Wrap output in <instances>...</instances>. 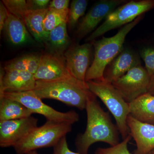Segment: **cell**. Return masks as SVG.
<instances>
[{"mask_svg": "<svg viewBox=\"0 0 154 154\" xmlns=\"http://www.w3.org/2000/svg\"><path fill=\"white\" fill-rule=\"evenodd\" d=\"M96 97L93 94L88 99L86 130L75 139L77 152L79 154H88L90 147L96 143H105L110 146L119 143L120 133L117 125L112 122L109 113L102 109Z\"/></svg>", "mask_w": 154, "mask_h": 154, "instance_id": "obj_1", "label": "cell"}, {"mask_svg": "<svg viewBox=\"0 0 154 154\" xmlns=\"http://www.w3.org/2000/svg\"><path fill=\"white\" fill-rule=\"evenodd\" d=\"M33 91L42 99H54L80 110L86 109L88 99L93 94L86 82L75 77L51 81H36Z\"/></svg>", "mask_w": 154, "mask_h": 154, "instance_id": "obj_2", "label": "cell"}, {"mask_svg": "<svg viewBox=\"0 0 154 154\" xmlns=\"http://www.w3.org/2000/svg\"><path fill=\"white\" fill-rule=\"evenodd\" d=\"M143 16L124 25L112 37H103L100 40L92 42L94 47V58L87 72L85 82L104 80L103 74L105 68L121 52L124 48L127 35L140 22Z\"/></svg>", "mask_w": 154, "mask_h": 154, "instance_id": "obj_3", "label": "cell"}, {"mask_svg": "<svg viewBox=\"0 0 154 154\" xmlns=\"http://www.w3.org/2000/svg\"><path fill=\"white\" fill-rule=\"evenodd\" d=\"M90 91L99 97L112 113L119 131L124 139L130 134L127 118L130 114L129 103L125 100L111 83L103 81L86 82Z\"/></svg>", "mask_w": 154, "mask_h": 154, "instance_id": "obj_4", "label": "cell"}, {"mask_svg": "<svg viewBox=\"0 0 154 154\" xmlns=\"http://www.w3.org/2000/svg\"><path fill=\"white\" fill-rule=\"evenodd\" d=\"M71 123L47 121L37 127L14 147L17 154H27L38 149L54 146L72 131Z\"/></svg>", "mask_w": 154, "mask_h": 154, "instance_id": "obj_5", "label": "cell"}, {"mask_svg": "<svg viewBox=\"0 0 154 154\" xmlns=\"http://www.w3.org/2000/svg\"><path fill=\"white\" fill-rule=\"evenodd\" d=\"M154 8V0L131 1L126 2L112 11L104 22L86 39L87 42L95 41L108 31L125 25L137 17Z\"/></svg>", "mask_w": 154, "mask_h": 154, "instance_id": "obj_6", "label": "cell"}, {"mask_svg": "<svg viewBox=\"0 0 154 154\" xmlns=\"http://www.w3.org/2000/svg\"><path fill=\"white\" fill-rule=\"evenodd\" d=\"M3 97L20 102L33 114L37 113L43 116L47 121L68 122L73 125L79 120V116L75 110L66 112L57 111L42 102V99L36 96L33 91L6 92L0 98Z\"/></svg>", "mask_w": 154, "mask_h": 154, "instance_id": "obj_7", "label": "cell"}, {"mask_svg": "<svg viewBox=\"0 0 154 154\" xmlns=\"http://www.w3.org/2000/svg\"><path fill=\"white\" fill-rule=\"evenodd\" d=\"M151 77L141 65L135 67L112 83L125 100L130 103L147 93Z\"/></svg>", "mask_w": 154, "mask_h": 154, "instance_id": "obj_8", "label": "cell"}, {"mask_svg": "<svg viewBox=\"0 0 154 154\" xmlns=\"http://www.w3.org/2000/svg\"><path fill=\"white\" fill-rule=\"evenodd\" d=\"M38 119L28 118L0 122V146H15L37 126Z\"/></svg>", "mask_w": 154, "mask_h": 154, "instance_id": "obj_9", "label": "cell"}, {"mask_svg": "<svg viewBox=\"0 0 154 154\" xmlns=\"http://www.w3.org/2000/svg\"><path fill=\"white\" fill-rule=\"evenodd\" d=\"M94 48L92 42L73 45L68 48L64 54L69 71L75 78L82 82H85Z\"/></svg>", "mask_w": 154, "mask_h": 154, "instance_id": "obj_10", "label": "cell"}, {"mask_svg": "<svg viewBox=\"0 0 154 154\" xmlns=\"http://www.w3.org/2000/svg\"><path fill=\"white\" fill-rule=\"evenodd\" d=\"M126 2L125 0H101L96 2L78 25L75 33L77 38L81 40L93 31L112 11Z\"/></svg>", "mask_w": 154, "mask_h": 154, "instance_id": "obj_11", "label": "cell"}, {"mask_svg": "<svg viewBox=\"0 0 154 154\" xmlns=\"http://www.w3.org/2000/svg\"><path fill=\"white\" fill-rule=\"evenodd\" d=\"M140 65L139 53L129 48L124 47L105 68L103 74L104 81L112 84L130 70Z\"/></svg>", "mask_w": 154, "mask_h": 154, "instance_id": "obj_12", "label": "cell"}, {"mask_svg": "<svg viewBox=\"0 0 154 154\" xmlns=\"http://www.w3.org/2000/svg\"><path fill=\"white\" fill-rule=\"evenodd\" d=\"M36 83L34 75L31 73L17 70H7L4 72L1 70L0 97L6 92L33 91Z\"/></svg>", "mask_w": 154, "mask_h": 154, "instance_id": "obj_13", "label": "cell"}, {"mask_svg": "<svg viewBox=\"0 0 154 154\" xmlns=\"http://www.w3.org/2000/svg\"><path fill=\"white\" fill-rule=\"evenodd\" d=\"M36 81H51L74 77L67 69L64 58L47 54L41 56L40 63L34 75Z\"/></svg>", "mask_w": 154, "mask_h": 154, "instance_id": "obj_14", "label": "cell"}, {"mask_svg": "<svg viewBox=\"0 0 154 154\" xmlns=\"http://www.w3.org/2000/svg\"><path fill=\"white\" fill-rule=\"evenodd\" d=\"M130 134L136 144L134 154H148L154 149V125L138 121L131 115L127 120Z\"/></svg>", "mask_w": 154, "mask_h": 154, "instance_id": "obj_15", "label": "cell"}, {"mask_svg": "<svg viewBox=\"0 0 154 154\" xmlns=\"http://www.w3.org/2000/svg\"><path fill=\"white\" fill-rule=\"evenodd\" d=\"M130 115L138 121L154 125V96L143 94L129 103Z\"/></svg>", "mask_w": 154, "mask_h": 154, "instance_id": "obj_16", "label": "cell"}, {"mask_svg": "<svg viewBox=\"0 0 154 154\" xmlns=\"http://www.w3.org/2000/svg\"><path fill=\"white\" fill-rule=\"evenodd\" d=\"M3 30L9 41L14 45H22L31 41L25 23L10 13Z\"/></svg>", "mask_w": 154, "mask_h": 154, "instance_id": "obj_17", "label": "cell"}, {"mask_svg": "<svg viewBox=\"0 0 154 154\" xmlns=\"http://www.w3.org/2000/svg\"><path fill=\"white\" fill-rule=\"evenodd\" d=\"M48 11V8L42 10H29L25 12L23 22L27 25L30 33L38 42H45L48 36L44 30L43 21Z\"/></svg>", "mask_w": 154, "mask_h": 154, "instance_id": "obj_18", "label": "cell"}, {"mask_svg": "<svg viewBox=\"0 0 154 154\" xmlns=\"http://www.w3.org/2000/svg\"><path fill=\"white\" fill-rule=\"evenodd\" d=\"M67 24L66 22L63 23L50 31L45 42L52 53L51 54L63 58L64 54L70 44Z\"/></svg>", "mask_w": 154, "mask_h": 154, "instance_id": "obj_19", "label": "cell"}, {"mask_svg": "<svg viewBox=\"0 0 154 154\" xmlns=\"http://www.w3.org/2000/svg\"><path fill=\"white\" fill-rule=\"evenodd\" d=\"M33 114L18 101L4 97L0 98V122L28 118Z\"/></svg>", "mask_w": 154, "mask_h": 154, "instance_id": "obj_20", "label": "cell"}, {"mask_svg": "<svg viewBox=\"0 0 154 154\" xmlns=\"http://www.w3.org/2000/svg\"><path fill=\"white\" fill-rule=\"evenodd\" d=\"M41 56L30 54L9 61L5 64L4 70L14 69L31 73L34 75L40 63Z\"/></svg>", "mask_w": 154, "mask_h": 154, "instance_id": "obj_21", "label": "cell"}, {"mask_svg": "<svg viewBox=\"0 0 154 154\" xmlns=\"http://www.w3.org/2000/svg\"><path fill=\"white\" fill-rule=\"evenodd\" d=\"M69 9L64 11H58L48 8V11L43 21L44 30L49 33L59 25L63 23H67Z\"/></svg>", "mask_w": 154, "mask_h": 154, "instance_id": "obj_22", "label": "cell"}, {"mask_svg": "<svg viewBox=\"0 0 154 154\" xmlns=\"http://www.w3.org/2000/svg\"><path fill=\"white\" fill-rule=\"evenodd\" d=\"M88 2L86 0H73L69 9L67 23L70 28H74L79 19L82 17L88 7Z\"/></svg>", "mask_w": 154, "mask_h": 154, "instance_id": "obj_23", "label": "cell"}, {"mask_svg": "<svg viewBox=\"0 0 154 154\" xmlns=\"http://www.w3.org/2000/svg\"><path fill=\"white\" fill-rule=\"evenodd\" d=\"M140 57L143 60L145 69L151 77L154 75V42L144 43L139 49Z\"/></svg>", "mask_w": 154, "mask_h": 154, "instance_id": "obj_24", "label": "cell"}, {"mask_svg": "<svg viewBox=\"0 0 154 154\" xmlns=\"http://www.w3.org/2000/svg\"><path fill=\"white\" fill-rule=\"evenodd\" d=\"M3 4L10 14L23 20L25 12L29 10L28 2L25 0H3Z\"/></svg>", "mask_w": 154, "mask_h": 154, "instance_id": "obj_25", "label": "cell"}, {"mask_svg": "<svg viewBox=\"0 0 154 154\" xmlns=\"http://www.w3.org/2000/svg\"><path fill=\"white\" fill-rule=\"evenodd\" d=\"M129 134L122 142L116 145L108 148H99L96 149L95 154H132L128 148V144L131 139Z\"/></svg>", "mask_w": 154, "mask_h": 154, "instance_id": "obj_26", "label": "cell"}, {"mask_svg": "<svg viewBox=\"0 0 154 154\" xmlns=\"http://www.w3.org/2000/svg\"><path fill=\"white\" fill-rule=\"evenodd\" d=\"M53 154H79L70 149L68 144L66 136L64 137L54 147Z\"/></svg>", "mask_w": 154, "mask_h": 154, "instance_id": "obj_27", "label": "cell"}, {"mask_svg": "<svg viewBox=\"0 0 154 154\" xmlns=\"http://www.w3.org/2000/svg\"><path fill=\"white\" fill-rule=\"evenodd\" d=\"M29 10H42L47 9L50 1L49 0H31L27 1Z\"/></svg>", "mask_w": 154, "mask_h": 154, "instance_id": "obj_28", "label": "cell"}, {"mask_svg": "<svg viewBox=\"0 0 154 154\" xmlns=\"http://www.w3.org/2000/svg\"><path fill=\"white\" fill-rule=\"evenodd\" d=\"M69 0H53L50 3L48 8L58 11H64L69 9Z\"/></svg>", "mask_w": 154, "mask_h": 154, "instance_id": "obj_29", "label": "cell"}, {"mask_svg": "<svg viewBox=\"0 0 154 154\" xmlns=\"http://www.w3.org/2000/svg\"><path fill=\"white\" fill-rule=\"evenodd\" d=\"M9 13L5 6L1 1L0 2V32L2 33V30L4 29V26L8 17Z\"/></svg>", "mask_w": 154, "mask_h": 154, "instance_id": "obj_30", "label": "cell"}, {"mask_svg": "<svg viewBox=\"0 0 154 154\" xmlns=\"http://www.w3.org/2000/svg\"><path fill=\"white\" fill-rule=\"evenodd\" d=\"M147 93L154 96V75L151 77Z\"/></svg>", "mask_w": 154, "mask_h": 154, "instance_id": "obj_31", "label": "cell"}, {"mask_svg": "<svg viewBox=\"0 0 154 154\" xmlns=\"http://www.w3.org/2000/svg\"><path fill=\"white\" fill-rule=\"evenodd\" d=\"M27 154H38L36 151H33L29 152Z\"/></svg>", "mask_w": 154, "mask_h": 154, "instance_id": "obj_32", "label": "cell"}, {"mask_svg": "<svg viewBox=\"0 0 154 154\" xmlns=\"http://www.w3.org/2000/svg\"><path fill=\"white\" fill-rule=\"evenodd\" d=\"M148 154H154V149H153L152 151H151Z\"/></svg>", "mask_w": 154, "mask_h": 154, "instance_id": "obj_33", "label": "cell"}]
</instances>
